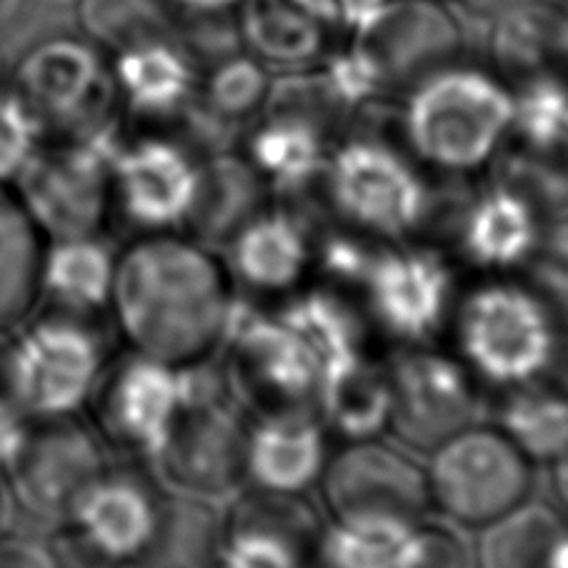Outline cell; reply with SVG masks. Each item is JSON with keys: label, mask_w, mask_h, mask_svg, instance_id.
Returning a JSON list of instances; mask_svg holds the SVG:
<instances>
[{"label": "cell", "mask_w": 568, "mask_h": 568, "mask_svg": "<svg viewBox=\"0 0 568 568\" xmlns=\"http://www.w3.org/2000/svg\"><path fill=\"white\" fill-rule=\"evenodd\" d=\"M236 33L246 53L283 73L316 68L346 36L333 0H241Z\"/></svg>", "instance_id": "19"}, {"label": "cell", "mask_w": 568, "mask_h": 568, "mask_svg": "<svg viewBox=\"0 0 568 568\" xmlns=\"http://www.w3.org/2000/svg\"><path fill=\"white\" fill-rule=\"evenodd\" d=\"M268 68L251 53H229L201 75L199 93L185 115L215 143L219 133L258 115L271 93Z\"/></svg>", "instance_id": "30"}, {"label": "cell", "mask_w": 568, "mask_h": 568, "mask_svg": "<svg viewBox=\"0 0 568 568\" xmlns=\"http://www.w3.org/2000/svg\"><path fill=\"white\" fill-rule=\"evenodd\" d=\"M105 368V346L88 316L33 311L0 336V394L31 420L81 416Z\"/></svg>", "instance_id": "4"}, {"label": "cell", "mask_w": 568, "mask_h": 568, "mask_svg": "<svg viewBox=\"0 0 568 568\" xmlns=\"http://www.w3.org/2000/svg\"><path fill=\"white\" fill-rule=\"evenodd\" d=\"M448 323L458 361L501 394L554 381L568 338L554 301L514 276H486L456 298Z\"/></svg>", "instance_id": "3"}, {"label": "cell", "mask_w": 568, "mask_h": 568, "mask_svg": "<svg viewBox=\"0 0 568 568\" xmlns=\"http://www.w3.org/2000/svg\"><path fill=\"white\" fill-rule=\"evenodd\" d=\"M246 428L239 410L203 381L199 394L181 410L155 464L183 496H223L243 481Z\"/></svg>", "instance_id": "14"}, {"label": "cell", "mask_w": 568, "mask_h": 568, "mask_svg": "<svg viewBox=\"0 0 568 568\" xmlns=\"http://www.w3.org/2000/svg\"><path fill=\"white\" fill-rule=\"evenodd\" d=\"M199 368H179L139 354L115 368L108 366L91 400L95 434L133 456L155 462L181 410L203 386Z\"/></svg>", "instance_id": "9"}, {"label": "cell", "mask_w": 568, "mask_h": 568, "mask_svg": "<svg viewBox=\"0 0 568 568\" xmlns=\"http://www.w3.org/2000/svg\"><path fill=\"white\" fill-rule=\"evenodd\" d=\"M430 511L464 528H486L531 496L534 464L498 426H466L430 448Z\"/></svg>", "instance_id": "7"}, {"label": "cell", "mask_w": 568, "mask_h": 568, "mask_svg": "<svg viewBox=\"0 0 568 568\" xmlns=\"http://www.w3.org/2000/svg\"><path fill=\"white\" fill-rule=\"evenodd\" d=\"M428 526L390 514L333 516L318 536L321 568H420Z\"/></svg>", "instance_id": "26"}, {"label": "cell", "mask_w": 568, "mask_h": 568, "mask_svg": "<svg viewBox=\"0 0 568 568\" xmlns=\"http://www.w3.org/2000/svg\"><path fill=\"white\" fill-rule=\"evenodd\" d=\"M462 258L484 276H514L536 261L546 229L544 213L511 183H498L476 195L456 229Z\"/></svg>", "instance_id": "22"}, {"label": "cell", "mask_w": 568, "mask_h": 568, "mask_svg": "<svg viewBox=\"0 0 568 568\" xmlns=\"http://www.w3.org/2000/svg\"><path fill=\"white\" fill-rule=\"evenodd\" d=\"M558 18L546 3H514L494 18V58L501 71L524 78L548 71L558 58Z\"/></svg>", "instance_id": "34"}, {"label": "cell", "mask_w": 568, "mask_h": 568, "mask_svg": "<svg viewBox=\"0 0 568 568\" xmlns=\"http://www.w3.org/2000/svg\"><path fill=\"white\" fill-rule=\"evenodd\" d=\"M318 536L298 498L258 494L221 528L213 568H308Z\"/></svg>", "instance_id": "23"}, {"label": "cell", "mask_w": 568, "mask_h": 568, "mask_svg": "<svg viewBox=\"0 0 568 568\" xmlns=\"http://www.w3.org/2000/svg\"><path fill=\"white\" fill-rule=\"evenodd\" d=\"M115 123L81 139H43L11 183L45 241L101 236L113 213Z\"/></svg>", "instance_id": "6"}, {"label": "cell", "mask_w": 568, "mask_h": 568, "mask_svg": "<svg viewBox=\"0 0 568 568\" xmlns=\"http://www.w3.org/2000/svg\"><path fill=\"white\" fill-rule=\"evenodd\" d=\"M11 88L41 125L43 139H81L111 125L115 95L111 58L88 38L58 36L31 48Z\"/></svg>", "instance_id": "8"}, {"label": "cell", "mask_w": 568, "mask_h": 568, "mask_svg": "<svg viewBox=\"0 0 568 568\" xmlns=\"http://www.w3.org/2000/svg\"><path fill=\"white\" fill-rule=\"evenodd\" d=\"M321 183L338 219L381 243H404L430 213L420 165L376 135H354L331 145Z\"/></svg>", "instance_id": "5"}, {"label": "cell", "mask_w": 568, "mask_h": 568, "mask_svg": "<svg viewBox=\"0 0 568 568\" xmlns=\"http://www.w3.org/2000/svg\"><path fill=\"white\" fill-rule=\"evenodd\" d=\"M331 141L316 115L273 108L248 135L243 159L268 191L301 193L326 171Z\"/></svg>", "instance_id": "25"}, {"label": "cell", "mask_w": 568, "mask_h": 568, "mask_svg": "<svg viewBox=\"0 0 568 568\" xmlns=\"http://www.w3.org/2000/svg\"><path fill=\"white\" fill-rule=\"evenodd\" d=\"M341 23H344L346 36H358L376 21V18L386 11L390 0H333Z\"/></svg>", "instance_id": "40"}, {"label": "cell", "mask_w": 568, "mask_h": 568, "mask_svg": "<svg viewBox=\"0 0 568 568\" xmlns=\"http://www.w3.org/2000/svg\"><path fill=\"white\" fill-rule=\"evenodd\" d=\"M498 428L531 464H554L568 450V388L556 381H536L504 390Z\"/></svg>", "instance_id": "32"}, {"label": "cell", "mask_w": 568, "mask_h": 568, "mask_svg": "<svg viewBox=\"0 0 568 568\" xmlns=\"http://www.w3.org/2000/svg\"><path fill=\"white\" fill-rule=\"evenodd\" d=\"M108 468L101 436L78 416L31 420L3 471L11 504L41 524L61 526L73 504Z\"/></svg>", "instance_id": "10"}, {"label": "cell", "mask_w": 568, "mask_h": 568, "mask_svg": "<svg viewBox=\"0 0 568 568\" xmlns=\"http://www.w3.org/2000/svg\"><path fill=\"white\" fill-rule=\"evenodd\" d=\"M0 568H63V558L43 538L0 531Z\"/></svg>", "instance_id": "38"}, {"label": "cell", "mask_w": 568, "mask_h": 568, "mask_svg": "<svg viewBox=\"0 0 568 568\" xmlns=\"http://www.w3.org/2000/svg\"><path fill=\"white\" fill-rule=\"evenodd\" d=\"M8 504H11V496H8V488L3 476H0V531H6L3 524H6V514H8Z\"/></svg>", "instance_id": "43"}, {"label": "cell", "mask_w": 568, "mask_h": 568, "mask_svg": "<svg viewBox=\"0 0 568 568\" xmlns=\"http://www.w3.org/2000/svg\"><path fill=\"white\" fill-rule=\"evenodd\" d=\"M390 418L388 428L418 448H436L456 430L476 424L478 381L456 354H438L420 346H404L388 364Z\"/></svg>", "instance_id": "12"}, {"label": "cell", "mask_w": 568, "mask_h": 568, "mask_svg": "<svg viewBox=\"0 0 568 568\" xmlns=\"http://www.w3.org/2000/svg\"><path fill=\"white\" fill-rule=\"evenodd\" d=\"M43 251V233L11 185H0V336L21 326L41 303Z\"/></svg>", "instance_id": "29"}, {"label": "cell", "mask_w": 568, "mask_h": 568, "mask_svg": "<svg viewBox=\"0 0 568 568\" xmlns=\"http://www.w3.org/2000/svg\"><path fill=\"white\" fill-rule=\"evenodd\" d=\"M28 428H31V418L6 394H0V476L21 450Z\"/></svg>", "instance_id": "39"}, {"label": "cell", "mask_w": 568, "mask_h": 568, "mask_svg": "<svg viewBox=\"0 0 568 568\" xmlns=\"http://www.w3.org/2000/svg\"><path fill=\"white\" fill-rule=\"evenodd\" d=\"M113 568H161V566H155L153 561H149V558H139V561H125V564H115Z\"/></svg>", "instance_id": "45"}, {"label": "cell", "mask_w": 568, "mask_h": 568, "mask_svg": "<svg viewBox=\"0 0 568 568\" xmlns=\"http://www.w3.org/2000/svg\"><path fill=\"white\" fill-rule=\"evenodd\" d=\"M233 308L229 268L193 236L143 233L115 256L108 311L131 354L203 366L225 344Z\"/></svg>", "instance_id": "1"}, {"label": "cell", "mask_w": 568, "mask_h": 568, "mask_svg": "<svg viewBox=\"0 0 568 568\" xmlns=\"http://www.w3.org/2000/svg\"><path fill=\"white\" fill-rule=\"evenodd\" d=\"M203 161L165 135L121 143L113 155V211L145 233L185 229L201 193Z\"/></svg>", "instance_id": "13"}, {"label": "cell", "mask_w": 568, "mask_h": 568, "mask_svg": "<svg viewBox=\"0 0 568 568\" xmlns=\"http://www.w3.org/2000/svg\"><path fill=\"white\" fill-rule=\"evenodd\" d=\"M351 38L374 58L388 93L406 91L462 51V31L440 0H390L364 33Z\"/></svg>", "instance_id": "20"}, {"label": "cell", "mask_w": 568, "mask_h": 568, "mask_svg": "<svg viewBox=\"0 0 568 568\" xmlns=\"http://www.w3.org/2000/svg\"><path fill=\"white\" fill-rule=\"evenodd\" d=\"M266 191L246 159L223 151L213 153V159L203 161L199 203L185 229H191L193 239L205 246L213 241L229 243L243 223L266 209L261 203Z\"/></svg>", "instance_id": "31"}, {"label": "cell", "mask_w": 568, "mask_h": 568, "mask_svg": "<svg viewBox=\"0 0 568 568\" xmlns=\"http://www.w3.org/2000/svg\"><path fill=\"white\" fill-rule=\"evenodd\" d=\"M568 536L561 516L546 506H518L484 528L478 561L481 568H558Z\"/></svg>", "instance_id": "33"}, {"label": "cell", "mask_w": 568, "mask_h": 568, "mask_svg": "<svg viewBox=\"0 0 568 568\" xmlns=\"http://www.w3.org/2000/svg\"><path fill=\"white\" fill-rule=\"evenodd\" d=\"M406 153L448 179L491 165L514 131V91L498 73L446 63L406 88L398 119Z\"/></svg>", "instance_id": "2"}, {"label": "cell", "mask_w": 568, "mask_h": 568, "mask_svg": "<svg viewBox=\"0 0 568 568\" xmlns=\"http://www.w3.org/2000/svg\"><path fill=\"white\" fill-rule=\"evenodd\" d=\"M231 278L256 296H296L316 273V236L296 213L261 209L233 233Z\"/></svg>", "instance_id": "21"}, {"label": "cell", "mask_w": 568, "mask_h": 568, "mask_svg": "<svg viewBox=\"0 0 568 568\" xmlns=\"http://www.w3.org/2000/svg\"><path fill=\"white\" fill-rule=\"evenodd\" d=\"M78 21L88 41L103 53H115L149 38L179 36V13L169 0H81Z\"/></svg>", "instance_id": "35"}, {"label": "cell", "mask_w": 568, "mask_h": 568, "mask_svg": "<svg viewBox=\"0 0 568 568\" xmlns=\"http://www.w3.org/2000/svg\"><path fill=\"white\" fill-rule=\"evenodd\" d=\"M175 13H189L193 18H221L236 11L241 0H169Z\"/></svg>", "instance_id": "41"}, {"label": "cell", "mask_w": 568, "mask_h": 568, "mask_svg": "<svg viewBox=\"0 0 568 568\" xmlns=\"http://www.w3.org/2000/svg\"><path fill=\"white\" fill-rule=\"evenodd\" d=\"M554 488L561 506L568 511V450L554 462Z\"/></svg>", "instance_id": "42"}, {"label": "cell", "mask_w": 568, "mask_h": 568, "mask_svg": "<svg viewBox=\"0 0 568 568\" xmlns=\"http://www.w3.org/2000/svg\"><path fill=\"white\" fill-rule=\"evenodd\" d=\"M536 155L568 149V81L551 71L524 78L514 91V131Z\"/></svg>", "instance_id": "36"}, {"label": "cell", "mask_w": 568, "mask_h": 568, "mask_svg": "<svg viewBox=\"0 0 568 568\" xmlns=\"http://www.w3.org/2000/svg\"><path fill=\"white\" fill-rule=\"evenodd\" d=\"M231 346V371L236 386L263 410L313 408L318 366L306 344L283 316L233 308L225 344Z\"/></svg>", "instance_id": "16"}, {"label": "cell", "mask_w": 568, "mask_h": 568, "mask_svg": "<svg viewBox=\"0 0 568 568\" xmlns=\"http://www.w3.org/2000/svg\"><path fill=\"white\" fill-rule=\"evenodd\" d=\"M119 103L151 121L175 119L189 111L199 93L195 53L179 36H159L111 53Z\"/></svg>", "instance_id": "24"}, {"label": "cell", "mask_w": 568, "mask_h": 568, "mask_svg": "<svg viewBox=\"0 0 568 568\" xmlns=\"http://www.w3.org/2000/svg\"><path fill=\"white\" fill-rule=\"evenodd\" d=\"M331 434L313 408L263 410L246 428L243 478L258 494L301 498L321 484Z\"/></svg>", "instance_id": "18"}, {"label": "cell", "mask_w": 568, "mask_h": 568, "mask_svg": "<svg viewBox=\"0 0 568 568\" xmlns=\"http://www.w3.org/2000/svg\"><path fill=\"white\" fill-rule=\"evenodd\" d=\"M43 141L41 125L28 113L11 83L0 81V185H11Z\"/></svg>", "instance_id": "37"}, {"label": "cell", "mask_w": 568, "mask_h": 568, "mask_svg": "<svg viewBox=\"0 0 568 568\" xmlns=\"http://www.w3.org/2000/svg\"><path fill=\"white\" fill-rule=\"evenodd\" d=\"M358 288L376 328L400 346L428 344L456 306L450 263L434 248L406 243L376 251Z\"/></svg>", "instance_id": "11"}, {"label": "cell", "mask_w": 568, "mask_h": 568, "mask_svg": "<svg viewBox=\"0 0 568 568\" xmlns=\"http://www.w3.org/2000/svg\"><path fill=\"white\" fill-rule=\"evenodd\" d=\"M115 256L101 236L45 241L41 263V301L75 316L95 318L108 311L115 276Z\"/></svg>", "instance_id": "27"}, {"label": "cell", "mask_w": 568, "mask_h": 568, "mask_svg": "<svg viewBox=\"0 0 568 568\" xmlns=\"http://www.w3.org/2000/svg\"><path fill=\"white\" fill-rule=\"evenodd\" d=\"M321 486L333 516L390 514L424 521L430 511L424 468L378 438L344 440L331 450Z\"/></svg>", "instance_id": "17"}, {"label": "cell", "mask_w": 568, "mask_h": 568, "mask_svg": "<svg viewBox=\"0 0 568 568\" xmlns=\"http://www.w3.org/2000/svg\"><path fill=\"white\" fill-rule=\"evenodd\" d=\"M313 410L333 436L344 440L378 438L390 418L388 368L374 364L366 354L351 358L321 381Z\"/></svg>", "instance_id": "28"}, {"label": "cell", "mask_w": 568, "mask_h": 568, "mask_svg": "<svg viewBox=\"0 0 568 568\" xmlns=\"http://www.w3.org/2000/svg\"><path fill=\"white\" fill-rule=\"evenodd\" d=\"M18 3H21V0H0V23L8 21V18L13 16Z\"/></svg>", "instance_id": "44"}, {"label": "cell", "mask_w": 568, "mask_h": 568, "mask_svg": "<svg viewBox=\"0 0 568 568\" xmlns=\"http://www.w3.org/2000/svg\"><path fill=\"white\" fill-rule=\"evenodd\" d=\"M163 511V498L155 496L151 484L108 466L58 528L81 556L115 566L151 556Z\"/></svg>", "instance_id": "15"}]
</instances>
